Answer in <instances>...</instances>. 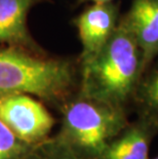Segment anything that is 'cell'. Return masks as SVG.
I'll list each match as a JSON object with an SVG mask.
<instances>
[{
	"instance_id": "obj_1",
	"label": "cell",
	"mask_w": 158,
	"mask_h": 159,
	"mask_svg": "<svg viewBox=\"0 0 158 159\" xmlns=\"http://www.w3.org/2000/svg\"><path fill=\"white\" fill-rule=\"evenodd\" d=\"M143 72L142 50L121 15L107 44L88 65L80 69L78 93L129 113Z\"/></svg>"
},
{
	"instance_id": "obj_2",
	"label": "cell",
	"mask_w": 158,
	"mask_h": 159,
	"mask_svg": "<svg viewBox=\"0 0 158 159\" xmlns=\"http://www.w3.org/2000/svg\"><path fill=\"white\" fill-rule=\"evenodd\" d=\"M80 65L9 46L0 48V98L33 94L61 108L79 90Z\"/></svg>"
},
{
	"instance_id": "obj_3",
	"label": "cell",
	"mask_w": 158,
	"mask_h": 159,
	"mask_svg": "<svg viewBox=\"0 0 158 159\" xmlns=\"http://www.w3.org/2000/svg\"><path fill=\"white\" fill-rule=\"evenodd\" d=\"M58 140L83 159H97L129 122V112L77 93L62 107Z\"/></svg>"
},
{
	"instance_id": "obj_4",
	"label": "cell",
	"mask_w": 158,
	"mask_h": 159,
	"mask_svg": "<svg viewBox=\"0 0 158 159\" xmlns=\"http://www.w3.org/2000/svg\"><path fill=\"white\" fill-rule=\"evenodd\" d=\"M0 120L24 143L42 141L56 122L44 105L26 93L0 98Z\"/></svg>"
},
{
	"instance_id": "obj_5",
	"label": "cell",
	"mask_w": 158,
	"mask_h": 159,
	"mask_svg": "<svg viewBox=\"0 0 158 159\" xmlns=\"http://www.w3.org/2000/svg\"><path fill=\"white\" fill-rule=\"evenodd\" d=\"M120 18V3L115 1L92 3L74 20L82 47L78 57L80 69L88 65L107 44L118 27Z\"/></svg>"
},
{
	"instance_id": "obj_6",
	"label": "cell",
	"mask_w": 158,
	"mask_h": 159,
	"mask_svg": "<svg viewBox=\"0 0 158 159\" xmlns=\"http://www.w3.org/2000/svg\"><path fill=\"white\" fill-rule=\"evenodd\" d=\"M158 134V126L143 116H137L115 138L97 159H150L151 144Z\"/></svg>"
},
{
	"instance_id": "obj_7",
	"label": "cell",
	"mask_w": 158,
	"mask_h": 159,
	"mask_svg": "<svg viewBox=\"0 0 158 159\" xmlns=\"http://www.w3.org/2000/svg\"><path fill=\"white\" fill-rule=\"evenodd\" d=\"M122 16L142 50L145 70L158 56V0H130Z\"/></svg>"
},
{
	"instance_id": "obj_8",
	"label": "cell",
	"mask_w": 158,
	"mask_h": 159,
	"mask_svg": "<svg viewBox=\"0 0 158 159\" xmlns=\"http://www.w3.org/2000/svg\"><path fill=\"white\" fill-rule=\"evenodd\" d=\"M41 0H0V43L36 53L43 50L36 44L27 26L28 13Z\"/></svg>"
},
{
	"instance_id": "obj_9",
	"label": "cell",
	"mask_w": 158,
	"mask_h": 159,
	"mask_svg": "<svg viewBox=\"0 0 158 159\" xmlns=\"http://www.w3.org/2000/svg\"><path fill=\"white\" fill-rule=\"evenodd\" d=\"M133 110L158 126V56L146 67L134 93Z\"/></svg>"
},
{
	"instance_id": "obj_10",
	"label": "cell",
	"mask_w": 158,
	"mask_h": 159,
	"mask_svg": "<svg viewBox=\"0 0 158 159\" xmlns=\"http://www.w3.org/2000/svg\"><path fill=\"white\" fill-rule=\"evenodd\" d=\"M23 142L0 120V159H12L22 150Z\"/></svg>"
},
{
	"instance_id": "obj_11",
	"label": "cell",
	"mask_w": 158,
	"mask_h": 159,
	"mask_svg": "<svg viewBox=\"0 0 158 159\" xmlns=\"http://www.w3.org/2000/svg\"><path fill=\"white\" fill-rule=\"evenodd\" d=\"M49 149L48 153L41 159H83L59 140Z\"/></svg>"
},
{
	"instance_id": "obj_12",
	"label": "cell",
	"mask_w": 158,
	"mask_h": 159,
	"mask_svg": "<svg viewBox=\"0 0 158 159\" xmlns=\"http://www.w3.org/2000/svg\"><path fill=\"white\" fill-rule=\"evenodd\" d=\"M81 2H90V3H109V2H115L118 0H80Z\"/></svg>"
},
{
	"instance_id": "obj_13",
	"label": "cell",
	"mask_w": 158,
	"mask_h": 159,
	"mask_svg": "<svg viewBox=\"0 0 158 159\" xmlns=\"http://www.w3.org/2000/svg\"><path fill=\"white\" fill-rule=\"evenodd\" d=\"M150 159H158V155H157V156L154 157V158H150Z\"/></svg>"
}]
</instances>
